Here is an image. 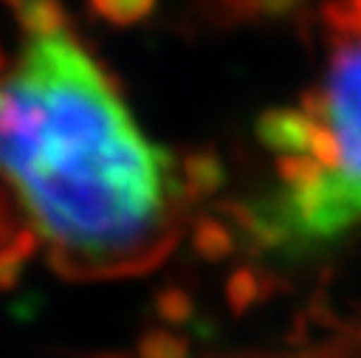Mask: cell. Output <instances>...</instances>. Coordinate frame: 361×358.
Masks as SVG:
<instances>
[{"mask_svg":"<svg viewBox=\"0 0 361 358\" xmlns=\"http://www.w3.org/2000/svg\"><path fill=\"white\" fill-rule=\"evenodd\" d=\"M327 62L299 107H271L257 138L276 155L279 192L237 223L259 245L322 242L361 223V0H327Z\"/></svg>","mask_w":361,"mask_h":358,"instance_id":"obj_2","label":"cell"},{"mask_svg":"<svg viewBox=\"0 0 361 358\" xmlns=\"http://www.w3.org/2000/svg\"><path fill=\"white\" fill-rule=\"evenodd\" d=\"M158 0H90V8L116 25H133L152 14Z\"/></svg>","mask_w":361,"mask_h":358,"instance_id":"obj_6","label":"cell"},{"mask_svg":"<svg viewBox=\"0 0 361 358\" xmlns=\"http://www.w3.org/2000/svg\"><path fill=\"white\" fill-rule=\"evenodd\" d=\"M192 245L203 259L217 262L234 251V234L228 231V226L223 220L203 217V220H197V226L192 231Z\"/></svg>","mask_w":361,"mask_h":358,"instance_id":"obj_4","label":"cell"},{"mask_svg":"<svg viewBox=\"0 0 361 358\" xmlns=\"http://www.w3.org/2000/svg\"><path fill=\"white\" fill-rule=\"evenodd\" d=\"M259 288H262V282H259V276H257L251 268H237V271L228 276V282H226V302H228L231 313L240 316V313H245L251 304H257Z\"/></svg>","mask_w":361,"mask_h":358,"instance_id":"obj_7","label":"cell"},{"mask_svg":"<svg viewBox=\"0 0 361 358\" xmlns=\"http://www.w3.org/2000/svg\"><path fill=\"white\" fill-rule=\"evenodd\" d=\"M155 313L166 327H180L192 319L195 302L183 288H164L155 299Z\"/></svg>","mask_w":361,"mask_h":358,"instance_id":"obj_8","label":"cell"},{"mask_svg":"<svg viewBox=\"0 0 361 358\" xmlns=\"http://www.w3.org/2000/svg\"><path fill=\"white\" fill-rule=\"evenodd\" d=\"M0 68H3V51H0Z\"/></svg>","mask_w":361,"mask_h":358,"instance_id":"obj_10","label":"cell"},{"mask_svg":"<svg viewBox=\"0 0 361 358\" xmlns=\"http://www.w3.org/2000/svg\"><path fill=\"white\" fill-rule=\"evenodd\" d=\"M17 11L20 25L31 34V39H45L68 31V17L59 0H8Z\"/></svg>","mask_w":361,"mask_h":358,"instance_id":"obj_3","label":"cell"},{"mask_svg":"<svg viewBox=\"0 0 361 358\" xmlns=\"http://www.w3.org/2000/svg\"><path fill=\"white\" fill-rule=\"evenodd\" d=\"M257 3H259L262 8H271V11H274V8H288L293 0H257Z\"/></svg>","mask_w":361,"mask_h":358,"instance_id":"obj_9","label":"cell"},{"mask_svg":"<svg viewBox=\"0 0 361 358\" xmlns=\"http://www.w3.org/2000/svg\"><path fill=\"white\" fill-rule=\"evenodd\" d=\"M0 178L65 276L152 265L172 245L183 175L65 31L31 39L0 79Z\"/></svg>","mask_w":361,"mask_h":358,"instance_id":"obj_1","label":"cell"},{"mask_svg":"<svg viewBox=\"0 0 361 358\" xmlns=\"http://www.w3.org/2000/svg\"><path fill=\"white\" fill-rule=\"evenodd\" d=\"M135 358H189V341L172 327H155L138 338Z\"/></svg>","mask_w":361,"mask_h":358,"instance_id":"obj_5","label":"cell"}]
</instances>
